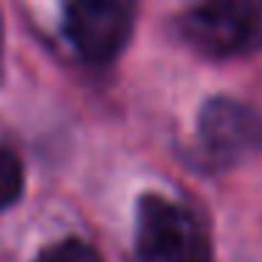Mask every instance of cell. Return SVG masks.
I'll list each match as a JSON object with an SVG mask.
<instances>
[{
  "label": "cell",
  "instance_id": "obj_3",
  "mask_svg": "<svg viewBox=\"0 0 262 262\" xmlns=\"http://www.w3.org/2000/svg\"><path fill=\"white\" fill-rule=\"evenodd\" d=\"M71 46L88 62H110L127 46L136 23V0H59Z\"/></svg>",
  "mask_w": 262,
  "mask_h": 262
},
{
  "label": "cell",
  "instance_id": "obj_2",
  "mask_svg": "<svg viewBox=\"0 0 262 262\" xmlns=\"http://www.w3.org/2000/svg\"><path fill=\"white\" fill-rule=\"evenodd\" d=\"M181 31L209 57H237L262 40V9L256 0H189Z\"/></svg>",
  "mask_w": 262,
  "mask_h": 262
},
{
  "label": "cell",
  "instance_id": "obj_5",
  "mask_svg": "<svg viewBox=\"0 0 262 262\" xmlns=\"http://www.w3.org/2000/svg\"><path fill=\"white\" fill-rule=\"evenodd\" d=\"M23 192V166L12 149L0 147V209L12 206Z\"/></svg>",
  "mask_w": 262,
  "mask_h": 262
},
{
  "label": "cell",
  "instance_id": "obj_1",
  "mask_svg": "<svg viewBox=\"0 0 262 262\" xmlns=\"http://www.w3.org/2000/svg\"><path fill=\"white\" fill-rule=\"evenodd\" d=\"M136 248L141 262H214L198 217L161 194H144L138 203Z\"/></svg>",
  "mask_w": 262,
  "mask_h": 262
},
{
  "label": "cell",
  "instance_id": "obj_6",
  "mask_svg": "<svg viewBox=\"0 0 262 262\" xmlns=\"http://www.w3.org/2000/svg\"><path fill=\"white\" fill-rule=\"evenodd\" d=\"M34 262H102L99 251L82 239H62V243L46 248Z\"/></svg>",
  "mask_w": 262,
  "mask_h": 262
},
{
  "label": "cell",
  "instance_id": "obj_4",
  "mask_svg": "<svg viewBox=\"0 0 262 262\" xmlns=\"http://www.w3.org/2000/svg\"><path fill=\"white\" fill-rule=\"evenodd\" d=\"M200 141L217 161H243L262 147V119L234 99H211L200 110Z\"/></svg>",
  "mask_w": 262,
  "mask_h": 262
}]
</instances>
